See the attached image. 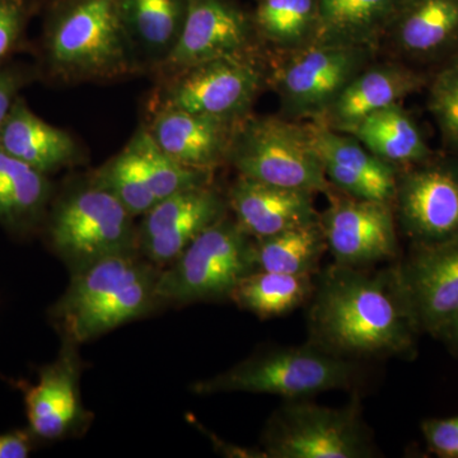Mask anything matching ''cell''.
<instances>
[{"instance_id":"obj_21","label":"cell","mask_w":458,"mask_h":458,"mask_svg":"<svg viewBox=\"0 0 458 458\" xmlns=\"http://www.w3.org/2000/svg\"><path fill=\"white\" fill-rule=\"evenodd\" d=\"M0 148L47 176L83 158L73 135L45 122L22 98L17 99L0 131Z\"/></svg>"},{"instance_id":"obj_28","label":"cell","mask_w":458,"mask_h":458,"mask_svg":"<svg viewBox=\"0 0 458 458\" xmlns=\"http://www.w3.org/2000/svg\"><path fill=\"white\" fill-rule=\"evenodd\" d=\"M262 45L283 54L318 41L319 0H259L251 13Z\"/></svg>"},{"instance_id":"obj_12","label":"cell","mask_w":458,"mask_h":458,"mask_svg":"<svg viewBox=\"0 0 458 458\" xmlns=\"http://www.w3.org/2000/svg\"><path fill=\"white\" fill-rule=\"evenodd\" d=\"M261 45L251 13L236 0H190L179 42L155 74L161 80L219 57L259 55Z\"/></svg>"},{"instance_id":"obj_20","label":"cell","mask_w":458,"mask_h":458,"mask_svg":"<svg viewBox=\"0 0 458 458\" xmlns=\"http://www.w3.org/2000/svg\"><path fill=\"white\" fill-rule=\"evenodd\" d=\"M387 36L409 59L434 62L457 55L458 0H408Z\"/></svg>"},{"instance_id":"obj_5","label":"cell","mask_w":458,"mask_h":458,"mask_svg":"<svg viewBox=\"0 0 458 458\" xmlns=\"http://www.w3.org/2000/svg\"><path fill=\"white\" fill-rule=\"evenodd\" d=\"M357 376V366L351 360L310 342L254 355L221 375L198 382L194 391L200 394H278L286 400H298L351 388Z\"/></svg>"},{"instance_id":"obj_1","label":"cell","mask_w":458,"mask_h":458,"mask_svg":"<svg viewBox=\"0 0 458 458\" xmlns=\"http://www.w3.org/2000/svg\"><path fill=\"white\" fill-rule=\"evenodd\" d=\"M363 269L333 264L318 271L307 316L310 342L348 360L414 352L419 328L396 267Z\"/></svg>"},{"instance_id":"obj_11","label":"cell","mask_w":458,"mask_h":458,"mask_svg":"<svg viewBox=\"0 0 458 458\" xmlns=\"http://www.w3.org/2000/svg\"><path fill=\"white\" fill-rule=\"evenodd\" d=\"M319 213L328 251L335 264L367 267L396 258V216L393 204L349 197L336 189Z\"/></svg>"},{"instance_id":"obj_32","label":"cell","mask_w":458,"mask_h":458,"mask_svg":"<svg viewBox=\"0 0 458 458\" xmlns=\"http://www.w3.org/2000/svg\"><path fill=\"white\" fill-rule=\"evenodd\" d=\"M134 218L149 212L158 200L150 189L140 157L129 144L92 174Z\"/></svg>"},{"instance_id":"obj_23","label":"cell","mask_w":458,"mask_h":458,"mask_svg":"<svg viewBox=\"0 0 458 458\" xmlns=\"http://www.w3.org/2000/svg\"><path fill=\"white\" fill-rule=\"evenodd\" d=\"M190 0H123L126 31L143 73L155 74L170 56L188 17Z\"/></svg>"},{"instance_id":"obj_22","label":"cell","mask_w":458,"mask_h":458,"mask_svg":"<svg viewBox=\"0 0 458 458\" xmlns=\"http://www.w3.org/2000/svg\"><path fill=\"white\" fill-rule=\"evenodd\" d=\"M54 198L49 176L0 148V225L23 238L44 227Z\"/></svg>"},{"instance_id":"obj_26","label":"cell","mask_w":458,"mask_h":458,"mask_svg":"<svg viewBox=\"0 0 458 458\" xmlns=\"http://www.w3.org/2000/svg\"><path fill=\"white\" fill-rule=\"evenodd\" d=\"M348 134L399 170L423 164L433 157L418 123L400 104L369 114Z\"/></svg>"},{"instance_id":"obj_8","label":"cell","mask_w":458,"mask_h":458,"mask_svg":"<svg viewBox=\"0 0 458 458\" xmlns=\"http://www.w3.org/2000/svg\"><path fill=\"white\" fill-rule=\"evenodd\" d=\"M269 84L260 55L209 60L159 80L152 110L167 107L241 122Z\"/></svg>"},{"instance_id":"obj_19","label":"cell","mask_w":458,"mask_h":458,"mask_svg":"<svg viewBox=\"0 0 458 458\" xmlns=\"http://www.w3.org/2000/svg\"><path fill=\"white\" fill-rule=\"evenodd\" d=\"M313 195L238 176L227 200L238 225L255 240H262L318 221Z\"/></svg>"},{"instance_id":"obj_24","label":"cell","mask_w":458,"mask_h":458,"mask_svg":"<svg viewBox=\"0 0 458 458\" xmlns=\"http://www.w3.org/2000/svg\"><path fill=\"white\" fill-rule=\"evenodd\" d=\"M408 0H319L318 41L377 50Z\"/></svg>"},{"instance_id":"obj_4","label":"cell","mask_w":458,"mask_h":458,"mask_svg":"<svg viewBox=\"0 0 458 458\" xmlns=\"http://www.w3.org/2000/svg\"><path fill=\"white\" fill-rule=\"evenodd\" d=\"M228 165L247 177L327 195L333 190L313 141L310 123L249 114L238 125Z\"/></svg>"},{"instance_id":"obj_18","label":"cell","mask_w":458,"mask_h":458,"mask_svg":"<svg viewBox=\"0 0 458 458\" xmlns=\"http://www.w3.org/2000/svg\"><path fill=\"white\" fill-rule=\"evenodd\" d=\"M427 82L423 74L399 63H369L316 122L348 132L369 114L401 104Z\"/></svg>"},{"instance_id":"obj_25","label":"cell","mask_w":458,"mask_h":458,"mask_svg":"<svg viewBox=\"0 0 458 458\" xmlns=\"http://www.w3.org/2000/svg\"><path fill=\"white\" fill-rule=\"evenodd\" d=\"M155 267L143 276L117 286L104 298L60 325L65 339L74 344L89 342L126 322L141 318L156 306Z\"/></svg>"},{"instance_id":"obj_35","label":"cell","mask_w":458,"mask_h":458,"mask_svg":"<svg viewBox=\"0 0 458 458\" xmlns=\"http://www.w3.org/2000/svg\"><path fill=\"white\" fill-rule=\"evenodd\" d=\"M36 66L4 63L0 65V131L12 107L21 98V90L38 78Z\"/></svg>"},{"instance_id":"obj_31","label":"cell","mask_w":458,"mask_h":458,"mask_svg":"<svg viewBox=\"0 0 458 458\" xmlns=\"http://www.w3.org/2000/svg\"><path fill=\"white\" fill-rule=\"evenodd\" d=\"M128 144L140 157L148 182L158 201L183 190L213 183V171L198 170L174 161L153 140L144 123Z\"/></svg>"},{"instance_id":"obj_13","label":"cell","mask_w":458,"mask_h":458,"mask_svg":"<svg viewBox=\"0 0 458 458\" xmlns=\"http://www.w3.org/2000/svg\"><path fill=\"white\" fill-rule=\"evenodd\" d=\"M227 195L209 185L183 190L158 201L138 227V246L156 267L176 260L205 229L228 216Z\"/></svg>"},{"instance_id":"obj_16","label":"cell","mask_w":458,"mask_h":458,"mask_svg":"<svg viewBox=\"0 0 458 458\" xmlns=\"http://www.w3.org/2000/svg\"><path fill=\"white\" fill-rule=\"evenodd\" d=\"M241 122L161 107L152 110L149 123L144 125L153 140L174 161L214 172L228 165Z\"/></svg>"},{"instance_id":"obj_2","label":"cell","mask_w":458,"mask_h":458,"mask_svg":"<svg viewBox=\"0 0 458 458\" xmlns=\"http://www.w3.org/2000/svg\"><path fill=\"white\" fill-rule=\"evenodd\" d=\"M38 57V77L68 86L143 74L123 0H47Z\"/></svg>"},{"instance_id":"obj_3","label":"cell","mask_w":458,"mask_h":458,"mask_svg":"<svg viewBox=\"0 0 458 458\" xmlns=\"http://www.w3.org/2000/svg\"><path fill=\"white\" fill-rule=\"evenodd\" d=\"M42 229L51 250L74 271L140 250L134 216L92 174L53 198Z\"/></svg>"},{"instance_id":"obj_33","label":"cell","mask_w":458,"mask_h":458,"mask_svg":"<svg viewBox=\"0 0 458 458\" xmlns=\"http://www.w3.org/2000/svg\"><path fill=\"white\" fill-rule=\"evenodd\" d=\"M428 110L436 120L442 140L458 152V54L434 75L429 84Z\"/></svg>"},{"instance_id":"obj_34","label":"cell","mask_w":458,"mask_h":458,"mask_svg":"<svg viewBox=\"0 0 458 458\" xmlns=\"http://www.w3.org/2000/svg\"><path fill=\"white\" fill-rule=\"evenodd\" d=\"M35 4L32 0H0V65L27 47V29Z\"/></svg>"},{"instance_id":"obj_14","label":"cell","mask_w":458,"mask_h":458,"mask_svg":"<svg viewBox=\"0 0 458 458\" xmlns=\"http://www.w3.org/2000/svg\"><path fill=\"white\" fill-rule=\"evenodd\" d=\"M396 270L419 333L439 336L458 313V237L414 245Z\"/></svg>"},{"instance_id":"obj_17","label":"cell","mask_w":458,"mask_h":458,"mask_svg":"<svg viewBox=\"0 0 458 458\" xmlns=\"http://www.w3.org/2000/svg\"><path fill=\"white\" fill-rule=\"evenodd\" d=\"M74 345L65 339L59 360L40 370L38 384L22 385L29 429L35 438H63L82 421L80 360Z\"/></svg>"},{"instance_id":"obj_29","label":"cell","mask_w":458,"mask_h":458,"mask_svg":"<svg viewBox=\"0 0 458 458\" xmlns=\"http://www.w3.org/2000/svg\"><path fill=\"white\" fill-rule=\"evenodd\" d=\"M313 285L315 276L256 270L238 283L229 300L258 318H279L309 302Z\"/></svg>"},{"instance_id":"obj_10","label":"cell","mask_w":458,"mask_h":458,"mask_svg":"<svg viewBox=\"0 0 458 458\" xmlns=\"http://www.w3.org/2000/svg\"><path fill=\"white\" fill-rule=\"evenodd\" d=\"M393 208L414 245L458 237V161L433 156L423 164L401 168Z\"/></svg>"},{"instance_id":"obj_6","label":"cell","mask_w":458,"mask_h":458,"mask_svg":"<svg viewBox=\"0 0 458 458\" xmlns=\"http://www.w3.org/2000/svg\"><path fill=\"white\" fill-rule=\"evenodd\" d=\"M256 240L225 216L205 229L182 254L159 271L157 303L189 304L229 300L238 283L258 270Z\"/></svg>"},{"instance_id":"obj_38","label":"cell","mask_w":458,"mask_h":458,"mask_svg":"<svg viewBox=\"0 0 458 458\" xmlns=\"http://www.w3.org/2000/svg\"><path fill=\"white\" fill-rule=\"evenodd\" d=\"M438 337H443L445 342L451 344L452 348L458 352V313L451 319L450 324L443 328Z\"/></svg>"},{"instance_id":"obj_36","label":"cell","mask_w":458,"mask_h":458,"mask_svg":"<svg viewBox=\"0 0 458 458\" xmlns=\"http://www.w3.org/2000/svg\"><path fill=\"white\" fill-rule=\"evenodd\" d=\"M421 432L429 450L441 458H458V415L445 419H427Z\"/></svg>"},{"instance_id":"obj_9","label":"cell","mask_w":458,"mask_h":458,"mask_svg":"<svg viewBox=\"0 0 458 458\" xmlns=\"http://www.w3.org/2000/svg\"><path fill=\"white\" fill-rule=\"evenodd\" d=\"M375 53L366 47L316 41L284 54L269 72L282 116L297 122L321 119L352 78L373 62Z\"/></svg>"},{"instance_id":"obj_27","label":"cell","mask_w":458,"mask_h":458,"mask_svg":"<svg viewBox=\"0 0 458 458\" xmlns=\"http://www.w3.org/2000/svg\"><path fill=\"white\" fill-rule=\"evenodd\" d=\"M155 265L135 254L111 256L74 271L73 279L53 309L57 324L74 318L78 313L98 302L117 286L143 276Z\"/></svg>"},{"instance_id":"obj_30","label":"cell","mask_w":458,"mask_h":458,"mask_svg":"<svg viewBox=\"0 0 458 458\" xmlns=\"http://www.w3.org/2000/svg\"><path fill=\"white\" fill-rule=\"evenodd\" d=\"M327 250V240L318 219L276 236L256 240V267L293 276H316Z\"/></svg>"},{"instance_id":"obj_7","label":"cell","mask_w":458,"mask_h":458,"mask_svg":"<svg viewBox=\"0 0 458 458\" xmlns=\"http://www.w3.org/2000/svg\"><path fill=\"white\" fill-rule=\"evenodd\" d=\"M262 445V454L271 458L377 456L358 400L336 409L316 405L306 399L288 400L271 415Z\"/></svg>"},{"instance_id":"obj_15","label":"cell","mask_w":458,"mask_h":458,"mask_svg":"<svg viewBox=\"0 0 458 458\" xmlns=\"http://www.w3.org/2000/svg\"><path fill=\"white\" fill-rule=\"evenodd\" d=\"M328 182L349 197L393 204L399 168L382 161L348 132L309 122Z\"/></svg>"},{"instance_id":"obj_37","label":"cell","mask_w":458,"mask_h":458,"mask_svg":"<svg viewBox=\"0 0 458 458\" xmlns=\"http://www.w3.org/2000/svg\"><path fill=\"white\" fill-rule=\"evenodd\" d=\"M35 439L30 429L0 434V458L29 457Z\"/></svg>"}]
</instances>
